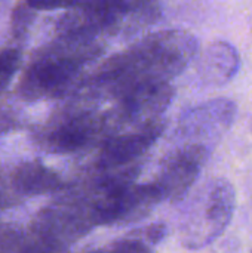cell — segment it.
Returning <instances> with one entry per match:
<instances>
[{
  "label": "cell",
  "mask_w": 252,
  "mask_h": 253,
  "mask_svg": "<svg viewBox=\"0 0 252 253\" xmlns=\"http://www.w3.org/2000/svg\"><path fill=\"white\" fill-rule=\"evenodd\" d=\"M198 47V39L184 30L150 33L85 76L71 96L98 104L140 84L169 83L190 65Z\"/></svg>",
  "instance_id": "1"
},
{
  "label": "cell",
  "mask_w": 252,
  "mask_h": 253,
  "mask_svg": "<svg viewBox=\"0 0 252 253\" xmlns=\"http://www.w3.org/2000/svg\"><path fill=\"white\" fill-rule=\"evenodd\" d=\"M105 50L101 40L56 37L36 52L22 71L18 95L27 102L73 95L85 76L88 64Z\"/></svg>",
  "instance_id": "2"
},
{
  "label": "cell",
  "mask_w": 252,
  "mask_h": 253,
  "mask_svg": "<svg viewBox=\"0 0 252 253\" xmlns=\"http://www.w3.org/2000/svg\"><path fill=\"white\" fill-rule=\"evenodd\" d=\"M160 16L153 1H98L70 4L58 19V37L101 40V36L134 34Z\"/></svg>",
  "instance_id": "3"
},
{
  "label": "cell",
  "mask_w": 252,
  "mask_h": 253,
  "mask_svg": "<svg viewBox=\"0 0 252 253\" xmlns=\"http://www.w3.org/2000/svg\"><path fill=\"white\" fill-rule=\"evenodd\" d=\"M116 132L107 110L98 104L71 96V101L55 111L34 130V141L53 154H74L100 147Z\"/></svg>",
  "instance_id": "4"
},
{
  "label": "cell",
  "mask_w": 252,
  "mask_h": 253,
  "mask_svg": "<svg viewBox=\"0 0 252 253\" xmlns=\"http://www.w3.org/2000/svg\"><path fill=\"white\" fill-rule=\"evenodd\" d=\"M236 209V191L230 181L212 178L198 188L186 205L178 237L184 248L198 251L215 242L230 225Z\"/></svg>",
  "instance_id": "5"
},
{
  "label": "cell",
  "mask_w": 252,
  "mask_h": 253,
  "mask_svg": "<svg viewBox=\"0 0 252 253\" xmlns=\"http://www.w3.org/2000/svg\"><path fill=\"white\" fill-rule=\"evenodd\" d=\"M175 96V89L171 83H149L131 87L113 98L111 108L107 110L111 126L117 133L131 127H141L166 111Z\"/></svg>",
  "instance_id": "6"
},
{
  "label": "cell",
  "mask_w": 252,
  "mask_h": 253,
  "mask_svg": "<svg viewBox=\"0 0 252 253\" xmlns=\"http://www.w3.org/2000/svg\"><path fill=\"white\" fill-rule=\"evenodd\" d=\"M238 107L232 99L217 98L186 110L177 122L174 136L180 144H196L214 148L235 122ZM178 144V145H180Z\"/></svg>",
  "instance_id": "7"
},
{
  "label": "cell",
  "mask_w": 252,
  "mask_h": 253,
  "mask_svg": "<svg viewBox=\"0 0 252 253\" xmlns=\"http://www.w3.org/2000/svg\"><path fill=\"white\" fill-rule=\"evenodd\" d=\"M211 150L196 144H180L169 151L162 163L157 178L153 181L163 200L178 202L199 178Z\"/></svg>",
  "instance_id": "8"
},
{
  "label": "cell",
  "mask_w": 252,
  "mask_h": 253,
  "mask_svg": "<svg viewBox=\"0 0 252 253\" xmlns=\"http://www.w3.org/2000/svg\"><path fill=\"white\" fill-rule=\"evenodd\" d=\"M166 122L154 120L141 127L120 132L98 147V154L92 163V172H111L134 166L153 144L163 135Z\"/></svg>",
  "instance_id": "9"
},
{
  "label": "cell",
  "mask_w": 252,
  "mask_h": 253,
  "mask_svg": "<svg viewBox=\"0 0 252 253\" xmlns=\"http://www.w3.org/2000/svg\"><path fill=\"white\" fill-rule=\"evenodd\" d=\"M9 181L19 200L25 197L43 196L64 191L65 184L59 173L48 168L40 160H28L9 169Z\"/></svg>",
  "instance_id": "10"
},
{
  "label": "cell",
  "mask_w": 252,
  "mask_h": 253,
  "mask_svg": "<svg viewBox=\"0 0 252 253\" xmlns=\"http://www.w3.org/2000/svg\"><path fill=\"white\" fill-rule=\"evenodd\" d=\"M241 56L233 44L224 40L211 42L198 61V76L209 86L229 83L239 71Z\"/></svg>",
  "instance_id": "11"
},
{
  "label": "cell",
  "mask_w": 252,
  "mask_h": 253,
  "mask_svg": "<svg viewBox=\"0 0 252 253\" xmlns=\"http://www.w3.org/2000/svg\"><path fill=\"white\" fill-rule=\"evenodd\" d=\"M37 10L30 4L19 1L13 6L10 13V34L15 42L21 43L25 40L31 24L34 22Z\"/></svg>",
  "instance_id": "12"
},
{
  "label": "cell",
  "mask_w": 252,
  "mask_h": 253,
  "mask_svg": "<svg viewBox=\"0 0 252 253\" xmlns=\"http://www.w3.org/2000/svg\"><path fill=\"white\" fill-rule=\"evenodd\" d=\"M21 65V49L18 46H9L0 49V93L13 80Z\"/></svg>",
  "instance_id": "13"
},
{
  "label": "cell",
  "mask_w": 252,
  "mask_h": 253,
  "mask_svg": "<svg viewBox=\"0 0 252 253\" xmlns=\"http://www.w3.org/2000/svg\"><path fill=\"white\" fill-rule=\"evenodd\" d=\"M21 126L19 116L10 105L0 104V136H4Z\"/></svg>",
  "instance_id": "14"
}]
</instances>
